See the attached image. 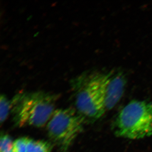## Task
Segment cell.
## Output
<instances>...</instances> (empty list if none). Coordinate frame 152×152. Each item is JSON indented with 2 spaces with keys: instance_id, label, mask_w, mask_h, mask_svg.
I'll list each match as a JSON object with an SVG mask.
<instances>
[{
  "instance_id": "cell-6",
  "label": "cell",
  "mask_w": 152,
  "mask_h": 152,
  "mask_svg": "<svg viewBox=\"0 0 152 152\" xmlns=\"http://www.w3.org/2000/svg\"><path fill=\"white\" fill-rule=\"evenodd\" d=\"M52 148L51 145L48 142L30 139L27 152H51Z\"/></svg>"
},
{
  "instance_id": "cell-1",
  "label": "cell",
  "mask_w": 152,
  "mask_h": 152,
  "mask_svg": "<svg viewBox=\"0 0 152 152\" xmlns=\"http://www.w3.org/2000/svg\"><path fill=\"white\" fill-rule=\"evenodd\" d=\"M111 71L85 73L72 81L75 109L86 121L97 120L107 111L106 98Z\"/></svg>"
},
{
  "instance_id": "cell-7",
  "label": "cell",
  "mask_w": 152,
  "mask_h": 152,
  "mask_svg": "<svg viewBox=\"0 0 152 152\" xmlns=\"http://www.w3.org/2000/svg\"><path fill=\"white\" fill-rule=\"evenodd\" d=\"M11 101L9 100L5 95H1L0 98V121L1 124L5 121L11 111Z\"/></svg>"
},
{
  "instance_id": "cell-9",
  "label": "cell",
  "mask_w": 152,
  "mask_h": 152,
  "mask_svg": "<svg viewBox=\"0 0 152 152\" xmlns=\"http://www.w3.org/2000/svg\"><path fill=\"white\" fill-rule=\"evenodd\" d=\"M29 139L26 137L17 139L13 143L12 152H27Z\"/></svg>"
},
{
  "instance_id": "cell-10",
  "label": "cell",
  "mask_w": 152,
  "mask_h": 152,
  "mask_svg": "<svg viewBox=\"0 0 152 152\" xmlns=\"http://www.w3.org/2000/svg\"><path fill=\"white\" fill-rule=\"evenodd\" d=\"M9 152H12V150H11V151H10Z\"/></svg>"
},
{
  "instance_id": "cell-2",
  "label": "cell",
  "mask_w": 152,
  "mask_h": 152,
  "mask_svg": "<svg viewBox=\"0 0 152 152\" xmlns=\"http://www.w3.org/2000/svg\"><path fill=\"white\" fill-rule=\"evenodd\" d=\"M58 95L44 91L17 94L12 100L13 119L17 126L42 127L55 112Z\"/></svg>"
},
{
  "instance_id": "cell-5",
  "label": "cell",
  "mask_w": 152,
  "mask_h": 152,
  "mask_svg": "<svg viewBox=\"0 0 152 152\" xmlns=\"http://www.w3.org/2000/svg\"><path fill=\"white\" fill-rule=\"evenodd\" d=\"M126 80L124 74L118 71H112L106 98L107 111L113 108L122 96Z\"/></svg>"
},
{
  "instance_id": "cell-8",
  "label": "cell",
  "mask_w": 152,
  "mask_h": 152,
  "mask_svg": "<svg viewBox=\"0 0 152 152\" xmlns=\"http://www.w3.org/2000/svg\"><path fill=\"white\" fill-rule=\"evenodd\" d=\"M13 142L10 136L1 132L0 138V152H9L12 148Z\"/></svg>"
},
{
  "instance_id": "cell-3",
  "label": "cell",
  "mask_w": 152,
  "mask_h": 152,
  "mask_svg": "<svg viewBox=\"0 0 152 152\" xmlns=\"http://www.w3.org/2000/svg\"><path fill=\"white\" fill-rule=\"evenodd\" d=\"M113 129L115 135L123 138L140 140L152 136V104L131 101L117 115Z\"/></svg>"
},
{
  "instance_id": "cell-4",
  "label": "cell",
  "mask_w": 152,
  "mask_h": 152,
  "mask_svg": "<svg viewBox=\"0 0 152 152\" xmlns=\"http://www.w3.org/2000/svg\"><path fill=\"white\" fill-rule=\"evenodd\" d=\"M85 122L84 118L75 108L57 109L47 124L49 137L62 152H66L83 131Z\"/></svg>"
}]
</instances>
